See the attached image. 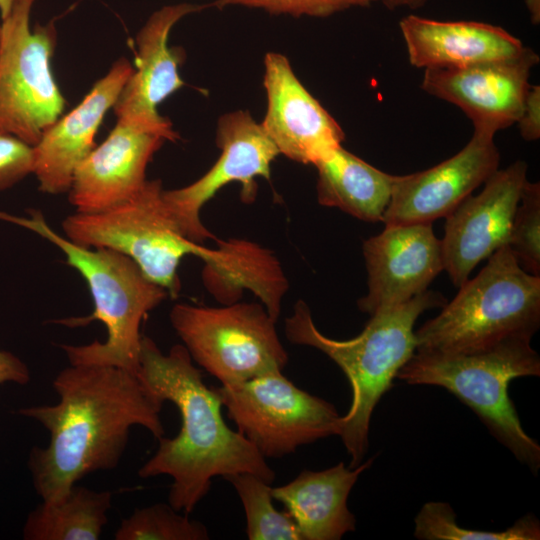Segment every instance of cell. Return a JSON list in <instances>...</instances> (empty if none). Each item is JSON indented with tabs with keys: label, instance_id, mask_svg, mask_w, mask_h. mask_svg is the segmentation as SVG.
<instances>
[{
	"label": "cell",
	"instance_id": "6da1fadb",
	"mask_svg": "<svg viewBox=\"0 0 540 540\" xmlns=\"http://www.w3.org/2000/svg\"><path fill=\"white\" fill-rule=\"evenodd\" d=\"M52 386L58 403L17 410L50 435L48 445L33 447L28 458L32 483L42 501H58L84 476L117 467L132 426L144 427L157 439L164 435L163 402L137 373L70 364L56 375Z\"/></svg>",
	"mask_w": 540,
	"mask_h": 540
},
{
	"label": "cell",
	"instance_id": "7a4b0ae2",
	"mask_svg": "<svg viewBox=\"0 0 540 540\" xmlns=\"http://www.w3.org/2000/svg\"><path fill=\"white\" fill-rule=\"evenodd\" d=\"M137 374L159 401L172 402L180 412L179 433L159 438L156 452L138 471L141 478H172L168 503L175 510L190 514L217 476L251 473L270 484L274 481L266 458L225 423L216 388L204 383L183 344L164 354L151 338L142 336Z\"/></svg>",
	"mask_w": 540,
	"mask_h": 540
},
{
	"label": "cell",
	"instance_id": "3957f363",
	"mask_svg": "<svg viewBox=\"0 0 540 540\" xmlns=\"http://www.w3.org/2000/svg\"><path fill=\"white\" fill-rule=\"evenodd\" d=\"M445 303L440 293L426 290L398 306L371 315L362 332L348 340L324 335L302 300L297 301L292 314L285 319L284 331L291 343L323 352L349 381L352 402L348 412L340 417L338 436L350 457V468L360 465L367 452L374 408L416 351V320L424 311Z\"/></svg>",
	"mask_w": 540,
	"mask_h": 540
},
{
	"label": "cell",
	"instance_id": "277c9868",
	"mask_svg": "<svg viewBox=\"0 0 540 540\" xmlns=\"http://www.w3.org/2000/svg\"><path fill=\"white\" fill-rule=\"evenodd\" d=\"M0 220L30 230L62 251L68 265L87 283L94 311L84 317L54 320L66 327H85L100 321L107 330L106 340L85 345L61 344L72 365L113 366L138 372L142 321L169 296L153 283L127 256L108 248H90L74 243L52 229L44 214L29 209L28 216L0 210Z\"/></svg>",
	"mask_w": 540,
	"mask_h": 540
},
{
	"label": "cell",
	"instance_id": "5b68a950",
	"mask_svg": "<svg viewBox=\"0 0 540 540\" xmlns=\"http://www.w3.org/2000/svg\"><path fill=\"white\" fill-rule=\"evenodd\" d=\"M539 326L540 276L526 272L504 245L415 331L416 351H481L513 338L531 339Z\"/></svg>",
	"mask_w": 540,
	"mask_h": 540
},
{
	"label": "cell",
	"instance_id": "8992f818",
	"mask_svg": "<svg viewBox=\"0 0 540 540\" xmlns=\"http://www.w3.org/2000/svg\"><path fill=\"white\" fill-rule=\"evenodd\" d=\"M530 341L513 338L470 353L415 351L396 378L411 385L445 388L473 410L521 463L537 472L540 446L523 429L508 395L513 379L540 375V357Z\"/></svg>",
	"mask_w": 540,
	"mask_h": 540
},
{
	"label": "cell",
	"instance_id": "52a82bcc",
	"mask_svg": "<svg viewBox=\"0 0 540 540\" xmlns=\"http://www.w3.org/2000/svg\"><path fill=\"white\" fill-rule=\"evenodd\" d=\"M160 180H146L127 200L93 213L75 212L62 222L64 236L84 247L108 248L129 257L147 279L171 298L181 290L178 268L206 247L182 231L163 198Z\"/></svg>",
	"mask_w": 540,
	"mask_h": 540
},
{
	"label": "cell",
	"instance_id": "ba28073f",
	"mask_svg": "<svg viewBox=\"0 0 540 540\" xmlns=\"http://www.w3.org/2000/svg\"><path fill=\"white\" fill-rule=\"evenodd\" d=\"M169 318L192 360L221 385L282 371L287 365L276 321L261 303H177Z\"/></svg>",
	"mask_w": 540,
	"mask_h": 540
},
{
	"label": "cell",
	"instance_id": "9c48e42d",
	"mask_svg": "<svg viewBox=\"0 0 540 540\" xmlns=\"http://www.w3.org/2000/svg\"><path fill=\"white\" fill-rule=\"evenodd\" d=\"M34 2L15 0L0 25V131L31 146L65 109L50 65L56 44L54 22L31 30Z\"/></svg>",
	"mask_w": 540,
	"mask_h": 540
},
{
	"label": "cell",
	"instance_id": "30bf717a",
	"mask_svg": "<svg viewBox=\"0 0 540 540\" xmlns=\"http://www.w3.org/2000/svg\"><path fill=\"white\" fill-rule=\"evenodd\" d=\"M228 417L265 458L339 435L340 415L328 401L291 382L282 371L216 387Z\"/></svg>",
	"mask_w": 540,
	"mask_h": 540
},
{
	"label": "cell",
	"instance_id": "8fae6325",
	"mask_svg": "<svg viewBox=\"0 0 540 540\" xmlns=\"http://www.w3.org/2000/svg\"><path fill=\"white\" fill-rule=\"evenodd\" d=\"M216 144L219 158L204 175L185 187L163 190V198L182 231L198 244L216 239L201 221L202 207L232 182L241 183V198L245 203L254 201L256 178L271 180L272 162L280 155L261 124L244 110L219 118Z\"/></svg>",
	"mask_w": 540,
	"mask_h": 540
},
{
	"label": "cell",
	"instance_id": "7c38bea8",
	"mask_svg": "<svg viewBox=\"0 0 540 540\" xmlns=\"http://www.w3.org/2000/svg\"><path fill=\"white\" fill-rule=\"evenodd\" d=\"M527 168L518 160L497 169L479 194L469 195L446 217L443 264L455 287L469 278L479 262L507 245Z\"/></svg>",
	"mask_w": 540,
	"mask_h": 540
},
{
	"label": "cell",
	"instance_id": "4fadbf2b",
	"mask_svg": "<svg viewBox=\"0 0 540 540\" xmlns=\"http://www.w3.org/2000/svg\"><path fill=\"white\" fill-rule=\"evenodd\" d=\"M539 57L531 48L514 58L462 68L424 69L422 89L460 108L474 132L494 135L515 124Z\"/></svg>",
	"mask_w": 540,
	"mask_h": 540
},
{
	"label": "cell",
	"instance_id": "5bb4252c",
	"mask_svg": "<svg viewBox=\"0 0 540 540\" xmlns=\"http://www.w3.org/2000/svg\"><path fill=\"white\" fill-rule=\"evenodd\" d=\"M212 7V3H177L153 12L137 34L136 68L122 88L113 108L117 120L176 141L172 123L161 116L158 105L185 85L178 67L181 49L168 46L174 25L187 15Z\"/></svg>",
	"mask_w": 540,
	"mask_h": 540
},
{
	"label": "cell",
	"instance_id": "9a60e30c",
	"mask_svg": "<svg viewBox=\"0 0 540 540\" xmlns=\"http://www.w3.org/2000/svg\"><path fill=\"white\" fill-rule=\"evenodd\" d=\"M263 63L267 106L260 124L279 154L315 165L342 146L344 131L300 82L288 58L268 52Z\"/></svg>",
	"mask_w": 540,
	"mask_h": 540
},
{
	"label": "cell",
	"instance_id": "2e32d148",
	"mask_svg": "<svg viewBox=\"0 0 540 540\" xmlns=\"http://www.w3.org/2000/svg\"><path fill=\"white\" fill-rule=\"evenodd\" d=\"M367 294L358 301L370 316L428 290L444 270L441 240L431 223L390 224L363 243Z\"/></svg>",
	"mask_w": 540,
	"mask_h": 540
},
{
	"label": "cell",
	"instance_id": "e0dca14e",
	"mask_svg": "<svg viewBox=\"0 0 540 540\" xmlns=\"http://www.w3.org/2000/svg\"><path fill=\"white\" fill-rule=\"evenodd\" d=\"M494 137L473 132L454 156L424 171L399 175L382 222L431 223L447 217L498 169Z\"/></svg>",
	"mask_w": 540,
	"mask_h": 540
},
{
	"label": "cell",
	"instance_id": "ac0fdd59",
	"mask_svg": "<svg viewBox=\"0 0 540 540\" xmlns=\"http://www.w3.org/2000/svg\"><path fill=\"white\" fill-rule=\"evenodd\" d=\"M133 71L127 59L117 60L75 108L44 131L33 146V174L40 191H69L75 170L96 147L94 138L104 115L114 106Z\"/></svg>",
	"mask_w": 540,
	"mask_h": 540
},
{
	"label": "cell",
	"instance_id": "d6986e66",
	"mask_svg": "<svg viewBox=\"0 0 540 540\" xmlns=\"http://www.w3.org/2000/svg\"><path fill=\"white\" fill-rule=\"evenodd\" d=\"M165 141L158 133L117 120L74 172L68 193L76 212L102 211L136 194L146 182L148 163Z\"/></svg>",
	"mask_w": 540,
	"mask_h": 540
},
{
	"label": "cell",
	"instance_id": "ffe728a7",
	"mask_svg": "<svg viewBox=\"0 0 540 540\" xmlns=\"http://www.w3.org/2000/svg\"><path fill=\"white\" fill-rule=\"evenodd\" d=\"M409 62L417 68H462L501 61L526 47L502 27L478 21H438L417 15L401 19Z\"/></svg>",
	"mask_w": 540,
	"mask_h": 540
},
{
	"label": "cell",
	"instance_id": "44dd1931",
	"mask_svg": "<svg viewBox=\"0 0 540 540\" xmlns=\"http://www.w3.org/2000/svg\"><path fill=\"white\" fill-rule=\"evenodd\" d=\"M374 457L355 468L343 462L322 471H301L293 480L271 488L294 520L301 540H339L355 530L356 519L347 506L349 494Z\"/></svg>",
	"mask_w": 540,
	"mask_h": 540
},
{
	"label": "cell",
	"instance_id": "7402d4cb",
	"mask_svg": "<svg viewBox=\"0 0 540 540\" xmlns=\"http://www.w3.org/2000/svg\"><path fill=\"white\" fill-rule=\"evenodd\" d=\"M215 242L201 257L206 290L223 305L238 302L245 290L250 291L277 322L289 284L276 255L247 239L216 238Z\"/></svg>",
	"mask_w": 540,
	"mask_h": 540
},
{
	"label": "cell",
	"instance_id": "603a6c76",
	"mask_svg": "<svg viewBox=\"0 0 540 540\" xmlns=\"http://www.w3.org/2000/svg\"><path fill=\"white\" fill-rule=\"evenodd\" d=\"M314 166L319 204L365 222H382L399 175L377 169L343 146Z\"/></svg>",
	"mask_w": 540,
	"mask_h": 540
},
{
	"label": "cell",
	"instance_id": "cb8c5ba5",
	"mask_svg": "<svg viewBox=\"0 0 540 540\" xmlns=\"http://www.w3.org/2000/svg\"><path fill=\"white\" fill-rule=\"evenodd\" d=\"M111 491L74 485L60 500L42 501L27 516L25 540H97L108 522Z\"/></svg>",
	"mask_w": 540,
	"mask_h": 540
},
{
	"label": "cell",
	"instance_id": "d4e9b609",
	"mask_svg": "<svg viewBox=\"0 0 540 540\" xmlns=\"http://www.w3.org/2000/svg\"><path fill=\"white\" fill-rule=\"evenodd\" d=\"M224 479L241 500L249 540H301L289 513L275 508L270 483L251 473H237Z\"/></svg>",
	"mask_w": 540,
	"mask_h": 540
},
{
	"label": "cell",
	"instance_id": "484cf974",
	"mask_svg": "<svg viewBox=\"0 0 540 540\" xmlns=\"http://www.w3.org/2000/svg\"><path fill=\"white\" fill-rule=\"evenodd\" d=\"M414 536L421 540H539L540 523L527 514L502 531H479L458 526L445 502H427L415 517Z\"/></svg>",
	"mask_w": 540,
	"mask_h": 540
},
{
	"label": "cell",
	"instance_id": "4316f807",
	"mask_svg": "<svg viewBox=\"0 0 540 540\" xmlns=\"http://www.w3.org/2000/svg\"><path fill=\"white\" fill-rule=\"evenodd\" d=\"M116 540H207V527L181 514L169 503L136 509L123 519L114 534Z\"/></svg>",
	"mask_w": 540,
	"mask_h": 540
},
{
	"label": "cell",
	"instance_id": "83f0119b",
	"mask_svg": "<svg viewBox=\"0 0 540 540\" xmlns=\"http://www.w3.org/2000/svg\"><path fill=\"white\" fill-rule=\"evenodd\" d=\"M519 265L540 276V184L526 180L517 205L508 243Z\"/></svg>",
	"mask_w": 540,
	"mask_h": 540
},
{
	"label": "cell",
	"instance_id": "f1b7e54d",
	"mask_svg": "<svg viewBox=\"0 0 540 540\" xmlns=\"http://www.w3.org/2000/svg\"><path fill=\"white\" fill-rule=\"evenodd\" d=\"M376 0H215L212 7L219 9L240 6L259 9L270 14L293 17H328L338 12L366 7Z\"/></svg>",
	"mask_w": 540,
	"mask_h": 540
},
{
	"label": "cell",
	"instance_id": "f546056e",
	"mask_svg": "<svg viewBox=\"0 0 540 540\" xmlns=\"http://www.w3.org/2000/svg\"><path fill=\"white\" fill-rule=\"evenodd\" d=\"M34 170V148L0 131V191L11 188Z\"/></svg>",
	"mask_w": 540,
	"mask_h": 540
},
{
	"label": "cell",
	"instance_id": "4dcf8cb0",
	"mask_svg": "<svg viewBox=\"0 0 540 540\" xmlns=\"http://www.w3.org/2000/svg\"><path fill=\"white\" fill-rule=\"evenodd\" d=\"M522 138L535 141L540 137V86L530 85L523 110L516 122Z\"/></svg>",
	"mask_w": 540,
	"mask_h": 540
},
{
	"label": "cell",
	"instance_id": "1f68e13d",
	"mask_svg": "<svg viewBox=\"0 0 540 540\" xmlns=\"http://www.w3.org/2000/svg\"><path fill=\"white\" fill-rule=\"evenodd\" d=\"M30 379L29 368L20 358L0 349V385L5 383L26 385Z\"/></svg>",
	"mask_w": 540,
	"mask_h": 540
},
{
	"label": "cell",
	"instance_id": "d6a6232c",
	"mask_svg": "<svg viewBox=\"0 0 540 540\" xmlns=\"http://www.w3.org/2000/svg\"><path fill=\"white\" fill-rule=\"evenodd\" d=\"M382 2L389 9L410 8L415 9L423 6L427 0H376Z\"/></svg>",
	"mask_w": 540,
	"mask_h": 540
},
{
	"label": "cell",
	"instance_id": "836d02e7",
	"mask_svg": "<svg viewBox=\"0 0 540 540\" xmlns=\"http://www.w3.org/2000/svg\"><path fill=\"white\" fill-rule=\"evenodd\" d=\"M526 6L532 22L538 24L540 21V0H526Z\"/></svg>",
	"mask_w": 540,
	"mask_h": 540
},
{
	"label": "cell",
	"instance_id": "e575fe53",
	"mask_svg": "<svg viewBox=\"0 0 540 540\" xmlns=\"http://www.w3.org/2000/svg\"><path fill=\"white\" fill-rule=\"evenodd\" d=\"M15 0H0V16L5 19L11 12Z\"/></svg>",
	"mask_w": 540,
	"mask_h": 540
}]
</instances>
